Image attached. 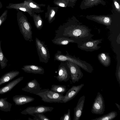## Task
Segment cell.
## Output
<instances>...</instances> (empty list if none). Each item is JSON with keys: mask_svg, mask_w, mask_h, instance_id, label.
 Returning <instances> with one entry per match:
<instances>
[{"mask_svg": "<svg viewBox=\"0 0 120 120\" xmlns=\"http://www.w3.org/2000/svg\"><path fill=\"white\" fill-rule=\"evenodd\" d=\"M88 27L76 19L71 24L56 30L54 38L64 37L72 40L78 44L92 38L94 35Z\"/></svg>", "mask_w": 120, "mask_h": 120, "instance_id": "6da1fadb", "label": "cell"}, {"mask_svg": "<svg viewBox=\"0 0 120 120\" xmlns=\"http://www.w3.org/2000/svg\"><path fill=\"white\" fill-rule=\"evenodd\" d=\"M59 6L62 7H64L65 5L64 4L62 3H60L59 4Z\"/></svg>", "mask_w": 120, "mask_h": 120, "instance_id": "836d02e7", "label": "cell"}, {"mask_svg": "<svg viewBox=\"0 0 120 120\" xmlns=\"http://www.w3.org/2000/svg\"><path fill=\"white\" fill-rule=\"evenodd\" d=\"M104 100L102 95L98 92L92 105L91 112L92 113L101 115L103 114L105 111Z\"/></svg>", "mask_w": 120, "mask_h": 120, "instance_id": "52a82bcc", "label": "cell"}, {"mask_svg": "<svg viewBox=\"0 0 120 120\" xmlns=\"http://www.w3.org/2000/svg\"><path fill=\"white\" fill-rule=\"evenodd\" d=\"M115 104L118 109L119 110H120V105L117 103H115Z\"/></svg>", "mask_w": 120, "mask_h": 120, "instance_id": "1f68e13d", "label": "cell"}, {"mask_svg": "<svg viewBox=\"0 0 120 120\" xmlns=\"http://www.w3.org/2000/svg\"><path fill=\"white\" fill-rule=\"evenodd\" d=\"M85 99V96L84 95L79 99L76 106L74 109L73 120H79L83 112Z\"/></svg>", "mask_w": 120, "mask_h": 120, "instance_id": "5bb4252c", "label": "cell"}, {"mask_svg": "<svg viewBox=\"0 0 120 120\" xmlns=\"http://www.w3.org/2000/svg\"><path fill=\"white\" fill-rule=\"evenodd\" d=\"M86 17L89 19L106 26L110 25L112 22L111 17L106 15H87Z\"/></svg>", "mask_w": 120, "mask_h": 120, "instance_id": "4fadbf2b", "label": "cell"}, {"mask_svg": "<svg viewBox=\"0 0 120 120\" xmlns=\"http://www.w3.org/2000/svg\"><path fill=\"white\" fill-rule=\"evenodd\" d=\"M70 116V110L68 109L67 113L64 114L63 116L60 118V120H71Z\"/></svg>", "mask_w": 120, "mask_h": 120, "instance_id": "4316f807", "label": "cell"}, {"mask_svg": "<svg viewBox=\"0 0 120 120\" xmlns=\"http://www.w3.org/2000/svg\"><path fill=\"white\" fill-rule=\"evenodd\" d=\"M43 113H35L36 116L38 118L39 120H50V119L48 118L43 114Z\"/></svg>", "mask_w": 120, "mask_h": 120, "instance_id": "83f0119b", "label": "cell"}, {"mask_svg": "<svg viewBox=\"0 0 120 120\" xmlns=\"http://www.w3.org/2000/svg\"><path fill=\"white\" fill-rule=\"evenodd\" d=\"M17 20L20 31L24 39L31 42L32 41V33L31 26L27 22L22 20L18 16Z\"/></svg>", "mask_w": 120, "mask_h": 120, "instance_id": "8992f818", "label": "cell"}, {"mask_svg": "<svg viewBox=\"0 0 120 120\" xmlns=\"http://www.w3.org/2000/svg\"><path fill=\"white\" fill-rule=\"evenodd\" d=\"M114 4L116 10L120 13V7L119 3L116 0H113Z\"/></svg>", "mask_w": 120, "mask_h": 120, "instance_id": "f546056e", "label": "cell"}, {"mask_svg": "<svg viewBox=\"0 0 120 120\" xmlns=\"http://www.w3.org/2000/svg\"><path fill=\"white\" fill-rule=\"evenodd\" d=\"M55 11H53L52 12V14L51 15V17H53L55 15Z\"/></svg>", "mask_w": 120, "mask_h": 120, "instance_id": "d6a6232c", "label": "cell"}, {"mask_svg": "<svg viewBox=\"0 0 120 120\" xmlns=\"http://www.w3.org/2000/svg\"><path fill=\"white\" fill-rule=\"evenodd\" d=\"M116 75V79L120 86V65L118 66L117 67Z\"/></svg>", "mask_w": 120, "mask_h": 120, "instance_id": "f1b7e54d", "label": "cell"}, {"mask_svg": "<svg viewBox=\"0 0 120 120\" xmlns=\"http://www.w3.org/2000/svg\"><path fill=\"white\" fill-rule=\"evenodd\" d=\"M102 39L94 40L91 38L77 44L79 49L87 52H92L100 48L101 46L98 45L101 43Z\"/></svg>", "mask_w": 120, "mask_h": 120, "instance_id": "5b68a950", "label": "cell"}, {"mask_svg": "<svg viewBox=\"0 0 120 120\" xmlns=\"http://www.w3.org/2000/svg\"><path fill=\"white\" fill-rule=\"evenodd\" d=\"M36 95L41 98V100L45 102L62 103L64 98L63 94L52 91L49 89L41 90Z\"/></svg>", "mask_w": 120, "mask_h": 120, "instance_id": "3957f363", "label": "cell"}, {"mask_svg": "<svg viewBox=\"0 0 120 120\" xmlns=\"http://www.w3.org/2000/svg\"><path fill=\"white\" fill-rule=\"evenodd\" d=\"M98 58L100 63L105 67H107L110 65L111 58L108 53H101L98 55Z\"/></svg>", "mask_w": 120, "mask_h": 120, "instance_id": "ffe728a7", "label": "cell"}, {"mask_svg": "<svg viewBox=\"0 0 120 120\" xmlns=\"http://www.w3.org/2000/svg\"><path fill=\"white\" fill-rule=\"evenodd\" d=\"M0 120H1V119L0 118Z\"/></svg>", "mask_w": 120, "mask_h": 120, "instance_id": "d590c367", "label": "cell"}, {"mask_svg": "<svg viewBox=\"0 0 120 120\" xmlns=\"http://www.w3.org/2000/svg\"><path fill=\"white\" fill-rule=\"evenodd\" d=\"M30 7L33 8H35L36 7V6L34 4L32 3H30Z\"/></svg>", "mask_w": 120, "mask_h": 120, "instance_id": "4dcf8cb0", "label": "cell"}, {"mask_svg": "<svg viewBox=\"0 0 120 120\" xmlns=\"http://www.w3.org/2000/svg\"><path fill=\"white\" fill-rule=\"evenodd\" d=\"M1 41H0V64L2 69L5 68L7 65L8 60L5 57L2 51L1 45Z\"/></svg>", "mask_w": 120, "mask_h": 120, "instance_id": "d4e9b609", "label": "cell"}, {"mask_svg": "<svg viewBox=\"0 0 120 120\" xmlns=\"http://www.w3.org/2000/svg\"><path fill=\"white\" fill-rule=\"evenodd\" d=\"M2 3L0 2V9L2 8Z\"/></svg>", "mask_w": 120, "mask_h": 120, "instance_id": "e575fe53", "label": "cell"}, {"mask_svg": "<svg viewBox=\"0 0 120 120\" xmlns=\"http://www.w3.org/2000/svg\"><path fill=\"white\" fill-rule=\"evenodd\" d=\"M19 73V71L13 70L5 73L0 78V86L11 80Z\"/></svg>", "mask_w": 120, "mask_h": 120, "instance_id": "d6986e66", "label": "cell"}, {"mask_svg": "<svg viewBox=\"0 0 120 120\" xmlns=\"http://www.w3.org/2000/svg\"><path fill=\"white\" fill-rule=\"evenodd\" d=\"M22 91L36 95L41 90L40 85L35 79L28 82L26 86L22 89Z\"/></svg>", "mask_w": 120, "mask_h": 120, "instance_id": "7c38bea8", "label": "cell"}, {"mask_svg": "<svg viewBox=\"0 0 120 120\" xmlns=\"http://www.w3.org/2000/svg\"><path fill=\"white\" fill-rule=\"evenodd\" d=\"M100 4L104 6L106 4V2L103 0H83L80 8L82 10Z\"/></svg>", "mask_w": 120, "mask_h": 120, "instance_id": "e0dca14e", "label": "cell"}, {"mask_svg": "<svg viewBox=\"0 0 120 120\" xmlns=\"http://www.w3.org/2000/svg\"><path fill=\"white\" fill-rule=\"evenodd\" d=\"M7 13L8 11L5 10L0 16V26L6 19L7 16Z\"/></svg>", "mask_w": 120, "mask_h": 120, "instance_id": "484cf974", "label": "cell"}, {"mask_svg": "<svg viewBox=\"0 0 120 120\" xmlns=\"http://www.w3.org/2000/svg\"><path fill=\"white\" fill-rule=\"evenodd\" d=\"M21 69L25 72L30 73L43 74L45 72L44 69L42 67L34 65H25Z\"/></svg>", "mask_w": 120, "mask_h": 120, "instance_id": "2e32d148", "label": "cell"}, {"mask_svg": "<svg viewBox=\"0 0 120 120\" xmlns=\"http://www.w3.org/2000/svg\"><path fill=\"white\" fill-rule=\"evenodd\" d=\"M84 86L82 84L78 86H73L67 92L62 101V103H65L72 100L77 94Z\"/></svg>", "mask_w": 120, "mask_h": 120, "instance_id": "8fae6325", "label": "cell"}, {"mask_svg": "<svg viewBox=\"0 0 120 120\" xmlns=\"http://www.w3.org/2000/svg\"><path fill=\"white\" fill-rule=\"evenodd\" d=\"M58 74L54 76L59 82H66L70 79V76L69 68L66 62H61L58 69Z\"/></svg>", "mask_w": 120, "mask_h": 120, "instance_id": "9c48e42d", "label": "cell"}, {"mask_svg": "<svg viewBox=\"0 0 120 120\" xmlns=\"http://www.w3.org/2000/svg\"><path fill=\"white\" fill-rule=\"evenodd\" d=\"M66 52V54L64 55L62 54L60 51L57 50L54 55V60L60 62L70 61L78 65L83 70L89 73H91L93 72L94 69L90 64L74 56H73L70 55L67 51Z\"/></svg>", "mask_w": 120, "mask_h": 120, "instance_id": "7a4b0ae2", "label": "cell"}, {"mask_svg": "<svg viewBox=\"0 0 120 120\" xmlns=\"http://www.w3.org/2000/svg\"><path fill=\"white\" fill-rule=\"evenodd\" d=\"M54 109L52 107L43 105L29 106L22 111L21 113L22 114H28L32 116L35 113H44L47 112H51Z\"/></svg>", "mask_w": 120, "mask_h": 120, "instance_id": "30bf717a", "label": "cell"}, {"mask_svg": "<svg viewBox=\"0 0 120 120\" xmlns=\"http://www.w3.org/2000/svg\"><path fill=\"white\" fill-rule=\"evenodd\" d=\"M117 112L115 111L111 112L108 114L99 117L92 119L93 120H112L117 116Z\"/></svg>", "mask_w": 120, "mask_h": 120, "instance_id": "603a6c76", "label": "cell"}, {"mask_svg": "<svg viewBox=\"0 0 120 120\" xmlns=\"http://www.w3.org/2000/svg\"><path fill=\"white\" fill-rule=\"evenodd\" d=\"M67 90L66 86H65L55 84L52 85L50 89L52 91L62 94L65 93Z\"/></svg>", "mask_w": 120, "mask_h": 120, "instance_id": "cb8c5ba5", "label": "cell"}, {"mask_svg": "<svg viewBox=\"0 0 120 120\" xmlns=\"http://www.w3.org/2000/svg\"><path fill=\"white\" fill-rule=\"evenodd\" d=\"M52 41L54 44L59 45H66L70 43H75L72 40L62 37L54 38Z\"/></svg>", "mask_w": 120, "mask_h": 120, "instance_id": "44dd1931", "label": "cell"}, {"mask_svg": "<svg viewBox=\"0 0 120 120\" xmlns=\"http://www.w3.org/2000/svg\"><path fill=\"white\" fill-rule=\"evenodd\" d=\"M66 62L69 69L70 77L72 82L75 83L76 82H78L83 76L81 68L78 65L70 62Z\"/></svg>", "mask_w": 120, "mask_h": 120, "instance_id": "ba28073f", "label": "cell"}, {"mask_svg": "<svg viewBox=\"0 0 120 120\" xmlns=\"http://www.w3.org/2000/svg\"><path fill=\"white\" fill-rule=\"evenodd\" d=\"M36 47L40 62L47 63L50 59V53L47 45L44 42L36 37L35 39Z\"/></svg>", "mask_w": 120, "mask_h": 120, "instance_id": "277c9868", "label": "cell"}, {"mask_svg": "<svg viewBox=\"0 0 120 120\" xmlns=\"http://www.w3.org/2000/svg\"><path fill=\"white\" fill-rule=\"evenodd\" d=\"M23 78V76L19 77L0 88V94H4L11 91L15 86L22 80Z\"/></svg>", "mask_w": 120, "mask_h": 120, "instance_id": "ac0fdd59", "label": "cell"}, {"mask_svg": "<svg viewBox=\"0 0 120 120\" xmlns=\"http://www.w3.org/2000/svg\"></svg>", "mask_w": 120, "mask_h": 120, "instance_id": "8d00e7d4", "label": "cell"}, {"mask_svg": "<svg viewBox=\"0 0 120 120\" xmlns=\"http://www.w3.org/2000/svg\"><path fill=\"white\" fill-rule=\"evenodd\" d=\"M35 99L27 95H17L13 97V100L15 105H21L33 101Z\"/></svg>", "mask_w": 120, "mask_h": 120, "instance_id": "9a60e30c", "label": "cell"}, {"mask_svg": "<svg viewBox=\"0 0 120 120\" xmlns=\"http://www.w3.org/2000/svg\"><path fill=\"white\" fill-rule=\"evenodd\" d=\"M7 98H0V110L5 112H10L12 104L7 101Z\"/></svg>", "mask_w": 120, "mask_h": 120, "instance_id": "7402d4cb", "label": "cell"}]
</instances>
